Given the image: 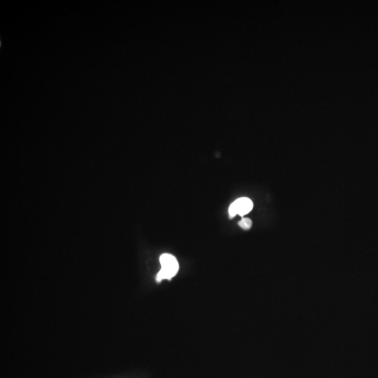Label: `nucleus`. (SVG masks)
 I'll return each instance as SVG.
<instances>
[{"instance_id": "nucleus-1", "label": "nucleus", "mask_w": 378, "mask_h": 378, "mask_svg": "<svg viewBox=\"0 0 378 378\" xmlns=\"http://www.w3.org/2000/svg\"><path fill=\"white\" fill-rule=\"evenodd\" d=\"M160 270L158 273L156 281L160 282L162 280H170L176 276L178 270V262L174 256L164 254L160 256Z\"/></svg>"}, {"instance_id": "nucleus-3", "label": "nucleus", "mask_w": 378, "mask_h": 378, "mask_svg": "<svg viewBox=\"0 0 378 378\" xmlns=\"http://www.w3.org/2000/svg\"><path fill=\"white\" fill-rule=\"evenodd\" d=\"M238 225L242 228L244 229V230H248L251 228L252 226V222L250 218H242L240 222H239Z\"/></svg>"}, {"instance_id": "nucleus-2", "label": "nucleus", "mask_w": 378, "mask_h": 378, "mask_svg": "<svg viewBox=\"0 0 378 378\" xmlns=\"http://www.w3.org/2000/svg\"><path fill=\"white\" fill-rule=\"evenodd\" d=\"M253 209V202L248 198H240L236 200L229 208L228 213L230 218L234 217L237 214L242 216L248 214Z\"/></svg>"}]
</instances>
